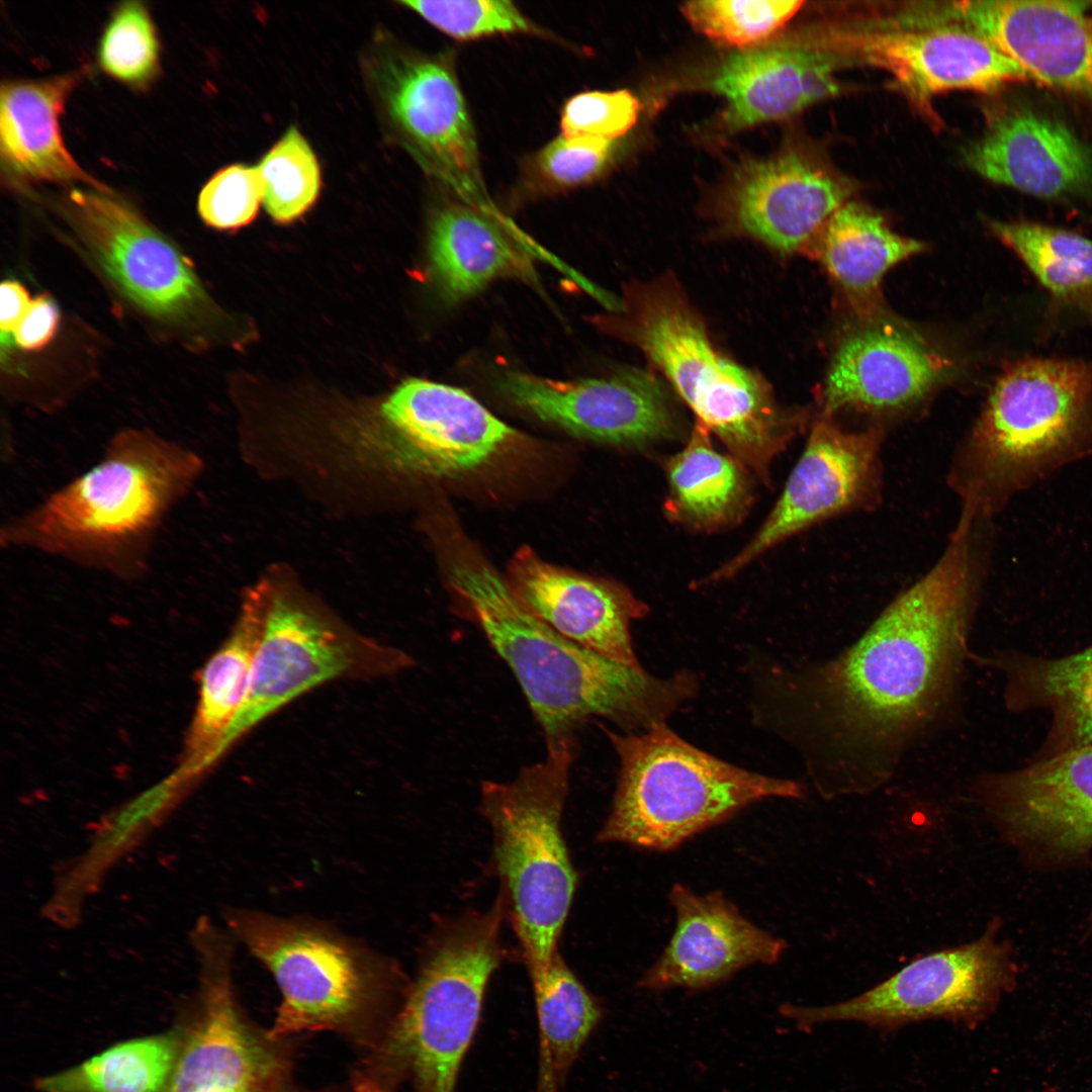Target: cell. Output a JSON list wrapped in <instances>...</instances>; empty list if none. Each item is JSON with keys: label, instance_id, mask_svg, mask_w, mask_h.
I'll return each mask as SVG.
<instances>
[{"label": "cell", "instance_id": "obj_21", "mask_svg": "<svg viewBox=\"0 0 1092 1092\" xmlns=\"http://www.w3.org/2000/svg\"><path fill=\"white\" fill-rule=\"evenodd\" d=\"M669 900L676 926L661 957L639 979L640 989L706 990L747 966L777 963L786 948L719 892L699 895L674 884Z\"/></svg>", "mask_w": 1092, "mask_h": 1092}, {"label": "cell", "instance_id": "obj_4", "mask_svg": "<svg viewBox=\"0 0 1092 1092\" xmlns=\"http://www.w3.org/2000/svg\"><path fill=\"white\" fill-rule=\"evenodd\" d=\"M1092 456V365L1026 358L997 378L947 482L960 518L993 521L1019 493Z\"/></svg>", "mask_w": 1092, "mask_h": 1092}, {"label": "cell", "instance_id": "obj_46", "mask_svg": "<svg viewBox=\"0 0 1092 1092\" xmlns=\"http://www.w3.org/2000/svg\"><path fill=\"white\" fill-rule=\"evenodd\" d=\"M1088 923H1089V929L1092 932V909H1091V911L1089 913Z\"/></svg>", "mask_w": 1092, "mask_h": 1092}, {"label": "cell", "instance_id": "obj_2", "mask_svg": "<svg viewBox=\"0 0 1092 1092\" xmlns=\"http://www.w3.org/2000/svg\"><path fill=\"white\" fill-rule=\"evenodd\" d=\"M204 470L190 446L141 427L115 432L97 460L0 527V546L122 581L149 573L162 530Z\"/></svg>", "mask_w": 1092, "mask_h": 1092}, {"label": "cell", "instance_id": "obj_9", "mask_svg": "<svg viewBox=\"0 0 1092 1092\" xmlns=\"http://www.w3.org/2000/svg\"><path fill=\"white\" fill-rule=\"evenodd\" d=\"M344 442L363 466L453 481L493 469L527 445V438L466 391L414 378L381 403L376 419L351 429Z\"/></svg>", "mask_w": 1092, "mask_h": 1092}, {"label": "cell", "instance_id": "obj_15", "mask_svg": "<svg viewBox=\"0 0 1092 1092\" xmlns=\"http://www.w3.org/2000/svg\"><path fill=\"white\" fill-rule=\"evenodd\" d=\"M66 208L97 263L132 303L164 324H194L204 292L173 243L110 191L72 189Z\"/></svg>", "mask_w": 1092, "mask_h": 1092}, {"label": "cell", "instance_id": "obj_40", "mask_svg": "<svg viewBox=\"0 0 1092 1092\" xmlns=\"http://www.w3.org/2000/svg\"><path fill=\"white\" fill-rule=\"evenodd\" d=\"M263 200L262 181L257 168L237 164L213 175L198 197V212L203 221L218 230H234L248 224Z\"/></svg>", "mask_w": 1092, "mask_h": 1092}, {"label": "cell", "instance_id": "obj_20", "mask_svg": "<svg viewBox=\"0 0 1092 1092\" xmlns=\"http://www.w3.org/2000/svg\"><path fill=\"white\" fill-rule=\"evenodd\" d=\"M1089 2L976 0L953 4L963 26L1025 70L1030 79L1092 98Z\"/></svg>", "mask_w": 1092, "mask_h": 1092}, {"label": "cell", "instance_id": "obj_1", "mask_svg": "<svg viewBox=\"0 0 1092 1092\" xmlns=\"http://www.w3.org/2000/svg\"><path fill=\"white\" fill-rule=\"evenodd\" d=\"M991 533L958 524L935 563L855 643L790 676L791 721L824 798L882 787L956 704Z\"/></svg>", "mask_w": 1092, "mask_h": 1092}, {"label": "cell", "instance_id": "obj_23", "mask_svg": "<svg viewBox=\"0 0 1092 1092\" xmlns=\"http://www.w3.org/2000/svg\"><path fill=\"white\" fill-rule=\"evenodd\" d=\"M515 595L567 639L634 669H642L630 636L647 606L620 583L577 573L520 548L506 576Z\"/></svg>", "mask_w": 1092, "mask_h": 1092}, {"label": "cell", "instance_id": "obj_29", "mask_svg": "<svg viewBox=\"0 0 1092 1092\" xmlns=\"http://www.w3.org/2000/svg\"><path fill=\"white\" fill-rule=\"evenodd\" d=\"M429 255L437 286L451 302L497 278L534 279L529 255L499 224V218L465 202L445 204L436 212Z\"/></svg>", "mask_w": 1092, "mask_h": 1092}, {"label": "cell", "instance_id": "obj_25", "mask_svg": "<svg viewBox=\"0 0 1092 1092\" xmlns=\"http://www.w3.org/2000/svg\"><path fill=\"white\" fill-rule=\"evenodd\" d=\"M831 57L817 49L778 46L728 57L711 80L727 100L732 129L790 116L839 92Z\"/></svg>", "mask_w": 1092, "mask_h": 1092}, {"label": "cell", "instance_id": "obj_13", "mask_svg": "<svg viewBox=\"0 0 1092 1092\" xmlns=\"http://www.w3.org/2000/svg\"><path fill=\"white\" fill-rule=\"evenodd\" d=\"M974 792L1027 867L1055 872L1092 861V743L981 777Z\"/></svg>", "mask_w": 1092, "mask_h": 1092}, {"label": "cell", "instance_id": "obj_35", "mask_svg": "<svg viewBox=\"0 0 1092 1092\" xmlns=\"http://www.w3.org/2000/svg\"><path fill=\"white\" fill-rule=\"evenodd\" d=\"M989 229L1018 256L1054 299L1092 312V240L1024 220H992Z\"/></svg>", "mask_w": 1092, "mask_h": 1092}, {"label": "cell", "instance_id": "obj_41", "mask_svg": "<svg viewBox=\"0 0 1092 1092\" xmlns=\"http://www.w3.org/2000/svg\"><path fill=\"white\" fill-rule=\"evenodd\" d=\"M612 142L598 138H556L533 159V175L548 190L582 185L599 176L607 166L612 155Z\"/></svg>", "mask_w": 1092, "mask_h": 1092}, {"label": "cell", "instance_id": "obj_12", "mask_svg": "<svg viewBox=\"0 0 1092 1092\" xmlns=\"http://www.w3.org/2000/svg\"><path fill=\"white\" fill-rule=\"evenodd\" d=\"M1002 924L995 916L976 939L921 956L848 1000L818 1007L785 1003L779 1011L804 1031L837 1021L860 1022L884 1033L933 1019L976 1027L1018 974L1011 942L999 937Z\"/></svg>", "mask_w": 1092, "mask_h": 1092}, {"label": "cell", "instance_id": "obj_36", "mask_svg": "<svg viewBox=\"0 0 1092 1092\" xmlns=\"http://www.w3.org/2000/svg\"><path fill=\"white\" fill-rule=\"evenodd\" d=\"M263 203L277 221L287 222L305 212L314 202L321 187L315 156L295 127L265 155L257 167Z\"/></svg>", "mask_w": 1092, "mask_h": 1092}, {"label": "cell", "instance_id": "obj_37", "mask_svg": "<svg viewBox=\"0 0 1092 1092\" xmlns=\"http://www.w3.org/2000/svg\"><path fill=\"white\" fill-rule=\"evenodd\" d=\"M802 4L797 0H702L687 2L681 11L710 38L745 47L770 36Z\"/></svg>", "mask_w": 1092, "mask_h": 1092}, {"label": "cell", "instance_id": "obj_17", "mask_svg": "<svg viewBox=\"0 0 1092 1092\" xmlns=\"http://www.w3.org/2000/svg\"><path fill=\"white\" fill-rule=\"evenodd\" d=\"M388 111L422 164L463 202L493 216L473 124L456 76L445 62L398 57L382 71Z\"/></svg>", "mask_w": 1092, "mask_h": 1092}, {"label": "cell", "instance_id": "obj_43", "mask_svg": "<svg viewBox=\"0 0 1092 1092\" xmlns=\"http://www.w3.org/2000/svg\"><path fill=\"white\" fill-rule=\"evenodd\" d=\"M60 320L59 309L47 294L32 299L31 304L13 333L16 345L26 351L46 347L56 334Z\"/></svg>", "mask_w": 1092, "mask_h": 1092}, {"label": "cell", "instance_id": "obj_38", "mask_svg": "<svg viewBox=\"0 0 1092 1092\" xmlns=\"http://www.w3.org/2000/svg\"><path fill=\"white\" fill-rule=\"evenodd\" d=\"M101 68L124 83L143 86L159 69V41L151 15L138 1L120 4L98 47Z\"/></svg>", "mask_w": 1092, "mask_h": 1092}, {"label": "cell", "instance_id": "obj_14", "mask_svg": "<svg viewBox=\"0 0 1092 1092\" xmlns=\"http://www.w3.org/2000/svg\"><path fill=\"white\" fill-rule=\"evenodd\" d=\"M884 437L880 426L848 431L834 415L821 412L768 517L711 580L731 577L768 549L818 523L875 509L882 498Z\"/></svg>", "mask_w": 1092, "mask_h": 1092}, {"label": "cell", "instance_id": "obj_30", "mask_svg": "<svg viewBox=\"0 0 1092 1092\" xmlns=\"http://www.w3.org/2000/svg\"><path fill=\"white\" fill-rule=\"evenodd\" d=\"M809 245L858 320L884 313V275L924 249L921 242L893 232L880 214L848 201L831 215Z\"/></svg>", "mask_w": 1092, "mask_h": 1092}, {"label": "cell", "instance_id": "obj_44", "mask_svg": "<svg viewBox=\"0 0 1092 1092\" xmlns=\"http://www.w3.org/2000/svg\"><path fill=\"white\" fill-rule=\"evenodd\" d=\"M28 291L17 281H3L0 287V328L13 334L31 304Z\"/></svg>", "mask_w": 1092, "mask_h": 1092}, {"label": "cell", "instance_id": "obj_34", "mask_svg": "<svg viewBox=\"0 0 1092 1092\" xmlns=\"http://www.w3.org/2000/svg\"><path fill=\"white\" fill-rule=\"evenodd\" d=\"M158 1034L119 1042L89 1060L38 1079L40 1092H163L182 1043Z\"/></svg>", "mask_w": 1092, "mask_h": 1092}, {"label": "cell", "instance_id": "obj_22", "mask_svg": "<svg viewBox=\"0 0 1092 1092\" xmlns=\"http://www.w3.org/2000/svg\"><path fill=\"white\" fill-rule=\"evenodd\" d=\"M850 192L840 176L789 151L742 164L729 190L728 209L744 233L780 252L794 253L807 249Z\"/></svg>", "mask_w": 1092, "mask_h": 1092}, {"label": "cell", "instance_id": "obj_33", "mask_svg": "<svg viewBox=\"0 0 1092 1092\" xmlns=\"http://www.w3.org/2000/svg\"><path fill=\"white\" fill-rule=\"evenodd\" d=\"M669 506L681 521L702 529L740 518L749 502L742 466L717 451L697 421L687 445L667 462Z\"/></svg>", "mask_w": 1092, "mask_h": 1092}, {"label": "cell", "instance_id": "obj_5", "mask_svg": "<svg viewBox=\"0 0 1092 1092\" xmlns=\"http://www.w3.org/2000/svg\"><path fill=\"white\" fill-rule=\"evenodd\" d=\"M631 342L732 457L760 479L774 459L807 427L810 415L779 405L755 374L721 355L678 289L669 282L631 288L621 314L598 321Z\"/></svg>", "mask_w": 1092, "mask_h": 1092}, {"label": "cell", "instance_id": "obj_31", "mask_svg": "<svg viewBox=\"0 0 1092 1092\" xmlns=\"http://www.w3.org/2000/svg\"><path fill=\"white\" fill-rule=\"evenodd\" d=\"M279 1070L240 1014L216 1012L194 1026L163 1092H274Z\"/></svg>", "mask_w": 1092, "mask_h": 1092}, {"label": "cell", "instance_id": "obj_10", "mask_svg": "<svg viewBox=\"0 0 1092 1092\" xmlns=\"http://www.w3.org/2000/svg\"><path fill=\"white\" fill-rule=\"evenodd\" d=\"M264 582L262 639L245 702L218 758L263 721L322 685L389 676L415 663L404 651L358 633L291 583Z\"/></svg>", "mask_w": 1092, "mask_h": 1092}, {"label": "cell", "instance_id": "obj_7", "mask_svg": "<svg viewBox=\"0 0 1092 1092\" xmlns=\"http://www.w3.org/2000/svg\"><path fill=\"white\" fill-rule=\"evenodd\" d=\"M620 761L599 842L665 851L766 798L804 796L790 780L755 774L686 742L663 723L639 734L605 729Z\"/></svg>", "mask_w": 1092, "mask_h": 1092}, {"label": "cell", "instance_id": "obj_28", "mask_svg": "<svg viewBox=\"0 0 1092 1092\" xmlns=\"http://www.w3.org/2000/svg\"><path fill=\"white\" fill-rule=\"evenodd\" d=\"M265 614L266 586L262 581L244 595L231 634L201 670L199 700L187 741L186 772L181 781L198 778L217 760L218 749L249 690Z\"/></svg>", "mask_w": 1092, "mask_h": 1092}, {"label": "cell", "instance_id": "obj_8", "mask_svg": "<svg viewBox=\"0 0 1092 1092\" xmlns=\"http://www.w3.org/2000/svg\"><path fill=\"white\" fill-rule=\"evenodd\" d=\"M504 908L437 923L418 975L393 1020L388 1052L418 1092H455L475 1035L488 982L502 962Z\"/></svg>", "mask_w": 1092, "mask_h": 1092}, {"label": "cell", "instance_id": "obj_26", "mask_svg": "<svg viewBox=\"0 0 1092 1092\" xmlns=\"http://www.w3.org/2000/svg\"><path fill=\"white\" fill-rule=\"evenodd\" d=\"M81 73L2 83L0 152L7 174L30 181L78 182L110 191L78 165L61 134L59 117Z\"/></svg>", "mask_w": 1092, "mask_h": 1092}, {"label": "cell", "instance_id": "obj_3", "mask_svg": "<svg viewBox=\"0 0 1092 1092\" xmlns=\"http://www.w3.org/2000/svg\"><path fill=\"white\" fill-rule=\"evenodd\" d=\"M449 550L447 582L518 680L546 748L576 744L575 732L594 718L644 731L693 695L691 674L656 678L567 639L537 618L470 545L459 541Z\"/></svg>", "mask_w": 1092, "mask_h": 1092}, {"label": "cell", "instance_id": "obj_39", "mask_svg": "<svg viewBox=\"0 0 1092 1092\" xmlns=\"http://www.w3.org/2000/svg\"><path fill=\"white\" fill-rule=\"evenodd\" d=\"M430 24L460 40L539 29L511 1H402Z\"/></svg>", "mask_w": 1092, "mask_h": 1092}, {"label": "cell", "instance_id": "obj_24", "mask_svg": "<svg viewBox=\"0 0 1092 1092\" xmlns=\"http://www.w3.org/2000/svg\"><path fill=\"white\" fill-rule=\"evenodd\" d=\"M963 158L985 179L1043 198L1075 192L1092 178V158L1070 129L1028 110L996 119Z\"/></svg>", "mask_w": 1092, "mask_h": 1092}, {"label": "cell", "instance_id": "obj_18", "mask_svg": "<svg viewBox=\"0 0 1092 1092\" xmlns=\"http://www.w3.org/2000/svg\"><path fill=\"white\" fill-rule=\"evenodd\" d=\"M831 41L889 73L920 103L948 91L992 92L1030 80L1017 63L964 26L843 31Z\"/></svg>", "mask_w": 1092, "mask_h": 1092}, {"label": "cell", "instance_id": "obj_19", "mask_svg": "<svg viewBox=\"0 0 1092 1092\" xmlns=\"http://www.w3.org/2000/svg\"><path fill=\"white\" fill-rule=\"evenodd\" d=\"M950 368V361L921 335L885 312L858 320L834 354L822 412H901L921 401Z\"/></svg>", "mask_w": 1092, "mask_h": 1092}, {"label": "cell", "instance_id": "obj_42", "mask_svg": "<svg viewBox=\"0 0 1092 1092\" xmlns=\"http://www.w3.org/2000/svg\"><path fill=\"white\" fill-rule=\"evenodd\" d=\"M638 100L628 91H588L569 98L561 111L562 135L613 141L636 122Z\"/></svg>", "mask_w": 1092, "mask_h": 1092}, {"label": "cell", "instance_id": "obj_27", "mask_svg": "<svg viewBox=\"0 0 1092 1092\" xmlns=\"http://www.w3.org/2000/svg\"><path fill=\"white\" fill-rule=\"evenodd\" d=\"M980 659L1003 671L1009 710L1041 709L1051 714L1035 760L1092 743V647L1053 659L1017 654Z\"/></svg>", "mask_w": 1092, "mask_h": 1092}, {"label": "cell", "instance_id": "obj_45", "mask_svg": "<svg viewBox=\"0 0 1092 1092\" xmlns=\"http://www.w3.org/2000/svg\"><path fill=\"white\" fill-rule=\"evenodd\" d=\"M353 1092H387L380 1082L372 1076L358 1073L353 1083Z\"/></svg>", "mask_w": 1092, "mask_h": 1092}, {"label": "cell", "instance_id": "obj_6", "mask_svg": "<svg viewBox=\"0 0 1092 1092\" xmlns=\"http://www.w3.org/2000/svg\"><path fill=\"white\" fill-rule=\"evenodd\" d=\"M576 744L547 748L543 760L509 781H484L479 811L492 835V867L500 901L528 973L545 970L558 942L577 884L561 820Z\"/></svg>", "mask_w": 1092, "mask_h": 1092}, {"label": "cell", "instance_id": "obj_32", "mask_svg": "<svg viewBox=\"0 0 1092 1092\" xmlns=\"http://www.w3.org/2000/svg\"><path fill=\"white\" fill-rule=\"evenodd\" d=\"M529 976L539 1031L536 1092H562L568 1072L604 1010L559 951L545 970Z\"/></svg>", "mask_w": 1092, "mask_h": 1092}, {"label": "cell", "instance_id": "obj_16", "mask_svg": "<svg viewBox=\"0 0 1092 1092\" xmlns=\"http://www.w3.org/2000/svg\"><path fill=\"white\" fill-rule=\"evenodd\" d=\"M495 387L520 410L588 441L640 447L672 438L678 429L666 390L641 370L578 380L505 371Z\"/></svg>", "mask_w": 1092, "mask_h": 1092}, {"label": "cell", "instance_id": "obj_11", "mask_svg": "<svg viewBox=\"0 0 1092 1092\" xmlns=\"http://www.w3.org/2000/svg\"><path fill=\"white\" fill-rule=\"evenodd\" d=\"M226 921L280 990L270 1039L346 1028L398 979L390 964L313 922L250 910H234Z\"/></svg>", "mask_w": 1092, "mask_h": 1092}]
</instances>
